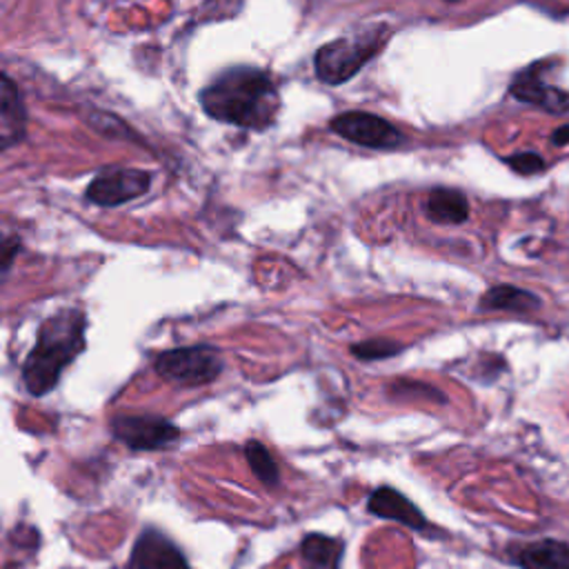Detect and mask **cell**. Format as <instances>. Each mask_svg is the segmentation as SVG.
<instances>
[{
	"label": "cell",
	"mask_w": 569,
	"mask_h": 569,
	"mask_svg": "<svg viewBox=\"0 0 569 569\" xmlns=\"http://www.w3.org/2000/svg\"><path fill=\"white\" fill-rule=\"evenodd\" d=\"M200 104L218 122L264 131L276 120L280 93L267 71L231 67L200 91Z\"/></svg>",
	"instance_id": "obj_1"
},
{
	"label": "cell",
	"mask_w": 569,
	"mask_h": 569,
	"mask_svg": "<svg viewBox=\"0 0 569 569\" xmlns=\"http://www.w3.org/2000/svg\"><path fill=\"white\" fill-rule=\"evenodd\" d=\"M84 331L87 316L80 309H60L42 320L20 369L22 385L31 396L40 398L56 389L62 371L84 351Z\"/></svg>",
	"instance_id": "obj_2"
},
{
	"label": "cell",
	"mask_w": 569,
	"mask_h": 569,
	"mask_svg": "<svg viewBox=\"0 0 569 569\" xmlns=\"http://www.w3.org/2000/svg\"><path fill=\"white\" fill-rule=\"evenodd\" d=\"M389 29L385 24L322 44L313 56V71L325 84H342L353 78L385 44Z\"/></svg>",
	"instance_id": "obj_3"
},
{
	"label": "cell",
	"mask_w": 569,
	"mask_h": 569,
	"mask_svg": "<svg viewBox=\"0 0 569 569\" xmlns=\"http://www.w3.org/2000/svg\"><path fill=\"white\" fill-rule=\"evenodd\" d=\"M224 360L213 345H189L160 351L153 371L178 387H202L222 373Z\"/></svg>",
	"instance_id": "obj_4"
},
{
	"label": "cell",
	"mask_w": 569,
	"mask_h": 569,
	"mask_svg": "<svg viewBox=\"0 0 569 569\" xmlns=\"http://www.w3.org/2000/svg\"><path fill=\"white\" fill-rule=\"evenodd\" d=\"M109 431L131 451H160L180 440V429L158 413H116Z\"/></svg>",
	"instance_id": "obj_5"
},
{
	"label": "cell",
	"mask_w": 569,
	"mask_h": 569,
	"mask_svg": "<svg viewBox=\"0 0 569 569\" xmlns=\"http://www.w3.org/2000/svg\"><path fill=\"white\" fill-rule=\"evenodd\" d=\"M151 184V173L133 167H104L89 182L84 198L100 207L124 204L142 196Z\"/></svg>",
	"instance_id": "obj_6"
},
{
	"label": "cell",
	"mask_w": 569,
	"mask_h": 569,
	"mask_svg": "<svg viewBox=\"0 0 569 569\" xmlns=\"http://www.w3.org/2000/svg\"><path fill=\"white\" fill-rule=\"evenodd\" d=\"M329 129L367 149H396L402 144V133L389 120L367 111H345L331 118Z\"/></svg>",
	"instance_id": "obj_7"
},
{
	"label": "cell",
	"mask_w": 569,
	"mask_h": 569,
	"mask_svg": "<svg viewBox=\"0 0 569 569\" xmlns=\"http://www.w3.org/2000/svg\"><path fill=\"white\" fill-rule=\"evenodd\" d=\"M127 569H191L182 549L158 527H142L138 533Z\"/></svg>",
	"instance_id": "obj_8"
},
{
	"label": "cell",
	"mask_w": 569,
	"mask_h": 569,
	"mask_svg": "<svg viewBox=\"0 0 569 569\" xmlns=\"http://www.w3.org/2000/svg\"><path fill=\"white\" fill-rule=\"evenodd\" d=\"M545 67H547V62H533L531 67L516 73L513 82L509 87V93L520 102L542 107L551 113H562L569 109V93L545 82V78H542Z\"/></svg>",
	"instance_id": "obj_9"
},
{
	"label": "cell",
	"mask_w": 569,
	"mask_h": 569,
	"mask_svg": "<svg viewBox=\"0 0 569 569\" xmlns=\"http://www.w3.org/2000/svg\"><path fill=\"white\" fill-rule=\"evenodd\" d=\"M367 511L378 518L400 522L418 533L429 531V520L425 518V513L405 493H400L398 489L387 487V485H382L369 493Z\"/></svg>",
	"instance_id": "obj_10"
},
{
	"label": "cell",
	"mask_w": 569,
	"mask_h": 569,
	"mask_svg": "<svg viewBox=\"0 0 569 569\" xmlns=\"http://www.w3.org/2000/svg\"><path fill=\"white\" fill-rule=\"evenodd\" d=\"M509 558L520 569H569V545L551 538L509 547Z\"/></svg>",
	"instance_id": "obj_11"
},
{
	"label": "cell",
	"mask_w": 569,
	"mask_h": 569,
	"mask_svg": "<svg viewBox=\"0 0 569 569\" xmlns=\"http://www.w3.org/2000/svg\"><path fill=\"white\" fill-rule=\"evenodd\" d=\"M27 129V109L22 102V96L13 80L2 73V87H0V147L9 149L18 140L24 138Z\"/></svg>",
	"instance_id": "obj_12"
},
{
	"label": "cell",
	"mask_w": 569,
	"mask_h": 569,
	"mask_svg": "<svg viewBox=\"0 0 569 569\" xmlns=\"http://www.w3.org/2000/svg\"><path fill=\"white\" fill-rule=\"evenodd\" d=\"M540 307V298L527 289L513 284H496L489 287L480 302V311H513V313H531Z\"/></svg>",
	"instance_id": "obj_13"
},
{
	"label": "cell",
	"mask_w": 569,
	"mask_h": 569,
	"mask_svg": "<svg viewBox=\"0 0 569 569\" xmlns=\"http://www.w3.org/2000/svg\"><path fill=\"white\" fill-rule=\"evenodd\" d=\"M427 216L440 224H460L469 218L467 196L458 189L436 187L427 196Z\"/></svg>",
	"instance_id": "obj_14"
},
{
	"label": "cell",
	"mask_w": 569,
	"mask_h": 569,
	"mask_svg": "<svg viewBox=\"0 0 569 569\" xmlns=\"http://www.w3.org/2000/svg\"><path fill=\"white\" fill-rule=\"evenodd\" d=\"M342 540L325 533H307L300 542V558L305 569H340Z\"/></svg>",
	"instance_id": "obj_15"
},
{
	"label": "cell",
	"mask_w": 569,
	"mask_h": 569,
	"mask_svg": "<svg viewBox=\"0 0 569 569\" xmlns=\"http://www.w3.org/2000/svg\"><path fill=\"white\" fill-rule=\"evenodd\" d=\"M244 458L249 462L251 473L264 485V487H278L280 485V467L271 451L260 440H247L244 442Z\"/></svg>",
	"instance_id": "obj_16"
},
{
	"label": "cell",
	"mask_w": 569,
	"mask_h": 569,
	"mask_svg": "<svg viewBox=\"0 0 569 569\" xmlns=\"http://www.w3.org/2000/svg\"><path fill=\"white\" fill-rule=\"evenodd\" d=\"M405 347L391 338H369V340H362V342H356L351 345V353L358 358V360H385V358H391L396 353H400Z\"/></svg>",
	"instance_id": "obj_17"
},
{
	"label": "cell",
	"mask_w": 569,
	"mask_h": 569,
	"mask_svg": "<svg viewBox=\"0 0 569 569\" xmlns=\"http://www.w3.org/2000/svg\"><path fill=\"white\" fill-rule=\"evenodd\" d=\"M389 391L393 396H420V398H427V400H436V402H447V398L431 385H425V382H418V380H398L389 387Z\"/></svg>",
	"instance_id": "obj_18"
},
{
	"label": "cell",
	"mask_w": 569,
	"mask_h": 569,
	"mask_svg": "<svg viewBox=\"0 0 569 569\" xmlns=\"http://www.w3.org/2000/svg\"><path fill=\"white\" fill-rule=\"evenodd\" d=\"M507 164L516 173H522V176H533V173H540L545 169V160L538 153H533V151L513 153V156L507 158Z\"/></svg>",
	"instance_id": "obj_19"
},
{
	"label": "cell",
	"mask_w": 569,
	"mask_h": 569,
	"mask_svg": "<svg viewBox=\"0 0 569 569\" xmlns=\"http://www.w3.org/2000/svg\"><path fill=\"white\" fill-rule=\"evenodd\" d=\"M18 247H20L18 238H7V240L2 242V271H4V273H7L9 264H11V260H13V253L18 251Z\"/></svg>",
	"instance_id": "obj_20"
},
{
	"label": "cell",
	"mask_w": 569,
	"mask_h": 569,
	"mask_svg": "<svg viewBox=\"0 0 569 569\" xmlns=\"http://www.w3.org/2000/svg\"><path fill=\"white\" fill-rule=\"evenodd\" d=\"M551 142L553 144H567L569 142V124H562V127H558L556 131H553V136H551Z\"/></svg>",
	"instance_id": "obj_21"
},
{
	"label": "cell",
	"mask_w": 569,
	"mask_h": 569,
	"mask_svg": "<svg viewBox=\"0 0 569 569\" xmlns=\"http://www.w3.org/2000/svg\"><path fill=\"white\" fill-rule=\"evenodd\" d=\"M449 2H456V0H449Z\"/></svg>",
	"instance_id": "obj_22"
}]
</instances>
